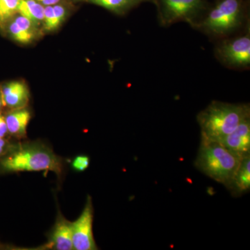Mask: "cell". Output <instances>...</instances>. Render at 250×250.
<instances>
[{"mask_svg": "<svg viewBox=\"0 0 250 250\" xmlns=\"http://www.w3.org/2000/svg\"><path fill=\"white\" fill-rule=\"evenodd\" d=\"M249 118V105L213 102L197 115L201 139L218 141Z\"/></svg>", "mask_w": 250, "mask_h": 250, "instance_id": "1", "label": "cell"}, {"mask_svg": "<svg viewBox=\"0 0 250 250\" xmlns=\"http://www.w3.org/2000/svg\"><path fill=\"white\" fill-rule=\"evenodd\" d=\"M6 172L20 171H52L57 175L62 173V159L42 143L21 145L10 149L0 162Z\"/></svg>", "mask_w": 250, "mask_h": 250, "instance_id": "2", "label": "cell"}, {"mask_svg": "<svg viewBox=\"0 0 250 250\" xmlns=\"http://www.w3.org/2000/svg\"><path fill=\"white\" fill-rule=\"evenodd\" d=\"M243 159L216 141L201 139L195 166L215 182L228 187Z\"/></svg>", "mask_w": 250, "mask_h": 250, "instance_id": "3", "label": "cell"}, {"mask_svg": "<svg viewBox=\"0 0 250 250\" xmlns=\"http://www.w3.org/2000/svg\"><path fill=\"white\" fill-rule=\"evenodd\" d=\"M241 17L239 0H223L210 11L200 26L211 34H223L234 29Z\"/></svg>", "mask_w": 250, "mask_h": 250, "instance_id": "4", "label": "cell"}, {"mask_svg": "<svg viewBox=\"0 0 250 250\" xmlns=\"http://www.w3.org/2000/svg\"><path fill=\"white\" fill-rule=\"evenodd\" d=\"M93 209L91 197L88 196L80 218L72 223V244L76 250L98 249L93 233Z\"/></svg>", "mask_w": 250, "mask_h": 250, "instance_id": "5", "label": "cell"}, {"mask_svg": "<svg viewBox=\"0 0 250 250\" xmlns=\"http://www.w3.org/2000/svg\"><path fill=\"white\" fill-rule=\"evenodd\" d=\"M164 24L192 20L203 8L202 0H161Z\"/></svg>", "mask_w": 250, "mask_h": 250, "instance_id": "6", "label": "cell"}, {"mask_svg": "<svg viewBox=\"0 0 250 250\" xmlns=\"http://www.w3.org/2000/svg\"><path fill=\"white\" fill-rule=\"evenodd\" d=\"M220 57L226 63L234 66H246L250 63L249 34L227 41L219 49Z\"/></svg>", "mask_w": 250, "mask_h": 250, "instance_id": "7", "label": "cell"}, {"mask_svg": "<svg viewBox=\"0 0 250 250\" xmlns=\"http://www.w3.org/2000/svg\"><path fill=\"white\" fill-rule=\"evenodd\" d=\"M225 148L243 158L250 153V119L245 120L234 131L215 141Z\"/></svg>", "mask_w": 250, "mask_h": 250, "instance_id": "8", "label": "cell"}, {"mask_svg": "<svg viewBox=\"0 0 250 250\" xmlns=\"http://www.w3.org/2000/svg\"><path fill=\"white\" fill-rule=\"evenodd\" d=\"M0 96L4 106L16 109L25 107L29 93L27 85L22 82H11L1 86Z\"/></svg>", "mask_w": 250, "mask_h": 250, "instance_id": "9", "label": "cell"}, {"mask_svg": "<svg viewBox=\"0 0 250 250\" xmlns=\"http://www.w3.org/2000/svg\"><path fill=\"white\" fill-rule=\"evenodd\" d=\"M51 247L58 250L73 249L72 223L64 218L59 212L53 231L50 237Z\"/></svg>", "mask_w": 250, "mask_h": 250, "instance_id": "10", "label": "cell"}, {"mask_svg": "<svg viewBox=\"0 0 250 250\" xmlns=\"http://www.w3.org/2000/svg\"><path fill=\"white\" fill-rule=\"evenodd\" d=\"M235 196H241L250 188V154L242 159L234 177L227 187Z\"/></svg>", "mask_w": 250, "mask_h": 250, "instance_id": "11", "label": "cell"}, {"mask_svg": "<svg viewBox=\"0 0 250 250\" xmlns=\"http://www.w3.org/2000/svg\"><path fill=\"white\" fill-rule=\"evenodd\" d=\"M8 132L18 137H24L31 118L30 112L25 108H16L5 117Z\"/></svg>", "mask_w": 250, "mask_h": 250, "instance_id": "12", "label": "cell"}, {"mask_svg": "<svg viewBox=\"0 0 250 250\" xmlns=\"http://www.w3.org/2000/svg\"><path fill=\"white\" fill-rule=\"evenodd\" d=\"M74 1L87 2L98 5L109 10L116 14H124L131 8L143 2L152 1V0H73Z\"/></svg>", "mask_w": 250, "mask_h": 250, "instance_id": "13", "label": "cell"}, {"mask_svg": "<svg viewBox=\"0 0 250 250\" xmlns=\"http://www.w3.org/2000/svg\"><path fill=\"white\" fill-rule=\"evenodd\" d=\"M44 9L42 5L36 0H20L18 12L35 25L43 21Z\"/></svg>", "mask_w": 250, "mask_h": 250, "instance_id": "14", "label": "cell"}, {"mask_svg": "<svg viewBox=\"0 0 250 250\" xmlns=\"http://www.w3.org/2000/svg\"><path fill=\"white\" fill-rule=\"evenodd\" d=\"M65 10L61 5L47 6L44 9V28L45 30L57 29L65 17Z\"/></svg>", "mask_w": 250, "mask_h": 250, "instance_id": "15", "label": "cell"}, {"mask_svg": "<svg viewBox=\"0 0 250 250\" xmlns=\"http://www.w3.org/2000/svg\"><path fill=\"white\" fill-rule=\"evenodd\" d=\"M20 0H0V27L3 28L8 21L18 12Z\"/></svg>", "mask_w": 250, "mask_h": 250, "instance_id": "16", "label": "cell"}, {"mask_svg": "<svg viewBox=\"0 0 250 250\" xmlns=\"http://www.w3.org/2000/svg\"><path fill=\"white\" fill-rule=\"evenodd\" d=\"M8 30H9L10 35L15 41L22 44L29 43L33 40L34 35H35L32 33L28 32L23 29L14 21L10 22Z\"/></svg>", "mask_w": 250, "mask_h": 250, "instance_id": "17", "label": "cell"}, {"mask_svg": "<svg viewBox=\"0 0 250 250\" xmlns=\"http://www.w3.org/2000/svg\"><path fill=\"white\" fill-rule=\"evenodd\" d=\"M89 165V158L86 156H79L72 163V167L77 171H84Z\"/></svg>", "mask_w": 250, "mask_h": 250, "instance_id": "18", "label": "cell"}, {"mask_svg": "<svg viewBox=\"0 0 250 250\" xmlns=\"http://www.w3.org/2000/svg\"><path fill=\"white\" fill-rule=\"evenodd\" d=\"M7 133L8 129L5 118L0 115V137L4 138Z\"/></svg>", "mask_w": 250, "mask_h": 250, "instance_id": "19", "label": "cell"}, {"mask_svg": "<svg viewBox=\"0 0 250 250\" xmlns=\"http://www.w3.org/2000/svg\"><path fill=\"white\" fill-rule=\"evenodd\" d=\"M9 149L8 143L4 138L0 137V156L3 155L5 153L7 152Z\"/></svg>", "mask_w": 250, "mask_h": 250, "instance_id": "20", "label": "cell"}, {"mask_svg": "<svg viewBox=\"0 0 250 250\" xmlns=\"http://www.w3.org/2000/svg\"><path fill=\"white\" fill-rule=\"evenodd\" d=\"M38 2L45 5V6H52L59 2V0H36Z\"/></svg>", "mask_w": 250, "mask_h": 250, "instance_id": "21", "label": "cell"}, {"mask_svg": "<svg viewBox=\"0 0 250 250\" xmlns=\"http://www.w3.org/2000/svg\"><path fill=\"white\" fill-rule=\"evenodd\" d=\"M3 104L2 102H1V96H0V110H1V106H2Z\"/></svg>", "mask_w": 250, "mask_h": 250, "instance_id": "22", "label": "cell"}]
</instances>
